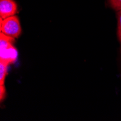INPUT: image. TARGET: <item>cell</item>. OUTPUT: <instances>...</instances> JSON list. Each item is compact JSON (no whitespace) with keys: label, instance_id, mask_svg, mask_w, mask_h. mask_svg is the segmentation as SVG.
Wrapping results in <instances>:
<instances>
[{"label":"cell","instance_id":"cell-1","mask_svg":"<svg viewBox=\"0 0 121 121\" xmlns=\"http://www.w3.org/2000/svg\"><path fill=\"white\" fill-rule=\"evenodd\" d=\"M0 31L13 38H18L22 32L18 17L13 15L5 19H0Z\"/></svg>","mask_w":121,"mask_h":121},{"label":"cell","instance_id":"cell-2","mask_svg":"<svg viewBox=\"0 0 121 121\" xmlns=\"http://www.w3.org/2000/svg\"><path fill=\"white\" fill-rule=\"evenodd\" d=\"M17 12V7L14 0H0V19L15 15Z\"/></svg>","mask_w":121,"mask_h":121},{"label":"cell","instance_id":"cell-3","mask_svg":"<svg viewBox=\"0 0 121 121\" xmlns=\"http://www.w3.org/2000/svg\"><path fill=\"white\" fill-rule=\"evenodd\" d=\"M15 41V38L9 36L2 32L0 33V49H1V52H4L13 47Z\"/></svg>","mask_w":121,"mask_h":121},{"label":"cell","instance_id":"cell-4","mask_svg":"<svg viewBox=\"0 0 121 121\" xmlns=\"http://www.w3.org/2000/svg\"><path fill=\"white\" fill-rule=\"evenodd\" d=\"M10 64L7 62L0 60V85H4L5 78L7 74V68Z\"/></svg>","mask_w":121,"mask_h":121},{"label":"cell","instance_id":"cell-5","mask_svg":"<svg viewBox=\"0 0 121 121\" xmlns=\"http://www.w3.org/2000/svg\"><path fill=\"white\" fill-rule=\"evenodd\" d=\"M109 4L115 11L121 10V0H108Z\"/></svg>","mask_w":121,"mask_h":121},{"label":"cell","instance_id":"cell-6","mask_svg":"<svg viewBox=\"0 0 121 121\" xmlns=\"http://www.w3.org/2000/svg\"><path fill=\"white\" fill-rule=\"evenodd\" d=\"M117 37L120 43H121V10L117 12Z\"/></svg>","mask_w":121,"mask_h":121},{"label":"cell","instance_id":"cell-7","mask_svg":"<svg viewBox=\"0 0 121 121\" xmlns=\"http://www.w3.org/2000/svg\"><path fill=\"white\" fill-rule=\"evenodd\" d=\"M6 94V89L4 85H0V100L1 102L3 101L4 98L5 97Z\"/></svg>","mask_w":121,"mask_h":121}]
</instances>
